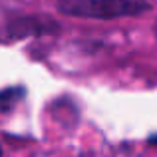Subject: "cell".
Here are the masks:
<instances>
[{
  "mask_svg": "<svg viewBox=\"0 0 157 157\" xmlns=\"http://www.w3.org/2000/svg\"><path fill=\"white\" fill-rule=\"evenodd\" d=\"M62 12L70 16H88V18H117L133 16L147 8L143 0H60Z\"/></svg>",
  "mask_w": 157,
  "mask_h": 157,
  "instance_id": "obj_1",
  "label": "cell"
}]
</instances>
